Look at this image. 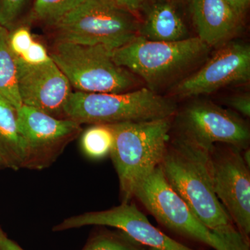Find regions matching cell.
I'll return each instance as SVG.
<instances>
[{
  "mask_svg": "<svg viewBox=\"0 0 250 250\" xmlns=\"http://www.w3.org/2000/svg\"><path fill=\"white\" fill-rule=\"evenodd\" d=\"M16 59L22 105L56 118H65L64 107L72 86L52 58L41 65H29L17 57Z\"/></svg>",
  "mask_w": 250,
  "mask_h": 250,
  "instance_id": "obj_13",
  "label": "cell"
},
{
  "mask_svg": "<svg viewBox=\"0 0 250 250\" xmlns=\"http://www.w3.org/2000/svg\"><path fill=\"white\" fill-rule=\"evenodd\" d=\"M114 135L111 124L92 125L81 138V148L86 157L100 160L110 155Z\"/></svg>",
  "mask_w": 250,
  "mask_h": 250,
  "instance_id": "obj_18",
  "label": "cell"
},
{
  "mask_svg": "<svg viewBox=\"0 0 250 250\" xmlns=\"http://www.w3.org/2000/svg\"><path fill=\"white\" fill-rule=\"evenodd\" d=\"M49 55L77 91L125 93L137 86L136 75L117 65L103 46L57 41Z\"/></svg>",
  "mask_w": 250,
  "mask_h": 250,
  "instance_id": "obj_6",
  "label": "cell"
},
{
  "mask_svg": "<svg viewBox=\"0 0 250 250\" xmlns=\"http://www.w3.org/2000/svg\"><path fill=\"white\" fill-rule=\"evenodd\" d=\"M134 197L167 229L212 248L211 231L170 187L160 166L140 182L135 189Z\"/></svg>",
  "mask_w": 250,
  "mask_h": 250,
  "instance_id": "obj_10",
  "label": "cell"
},
{
  "mask_svg": "<svg viewBox=\"0 0 250 250\" xmlns=\"http://www.w3.org/2000/svg\"><path fill=\"white\" fill-rule=\"evenodd\" d=\"M227 103L237 113L249 118L250 116V95L249 93H240L230 96Z\"/></svg>",
  "mask_w": 250,
  "mask_h": 250,
  "instance_id": "obj_25",
  "label": "cell"
},
{
  "mask_svg": "<svg viewBox=\"0 0 250 250\" xmlns=\"http://www.w3.org/2000/svg\"><path fill=\"white\" fill-rule=\"evenodd\" d=\"M173 118L177 136L209 152L215 144L230 145L241 150L248 149L249 126L239 114L208 100H195Z\"/></svg>",
  "mask_w": 250,
  "mask_h": 250,
  "instance_id": "obj_7",
  "label": "cell"
},
{
  "mask_svg": "<svg viewBox=\"0 0 250 250\" xmlns=\"http://www.w3.org/2000/svg\"><path fill=\"white\" fill-rule=\"evenodd\" d=\"M139 36L159 42H176L190 38L183 11L176 0H144Z\"/></svg>",
  "mask_w": 250,
  "mask_h": 250,
  "instance_id": "obj_15",
  "label": "cell"
},
{
  "mask_svg": "<svg viewBox=\"0 0 250 250\" xmlns=\"http://www.w3.org/2000/svg\"><path fill=\"white\" fill-rule=\"evenodd\" d=\"M17 118L24 142L23 168L29 170L49 167L82 131L77 122L56 118L25 105L17 110Z\"/></svg>",
  "mask_w": 250,
  "mask_h": 250,
  "instance_id": "obj_9",
  "label": "cell"
},
{
  "mask_svg": "<svg viewBox=\"0 0 250 250\" xmlns=\"http://www.w3.org/2000/svg\"><path fill=\"white\" fill-rule=\"evenodd\" d=\"M212 248L215 250H250V241L234 225L211 231Z\"/></svg>",
  "mask_w": 250,
  "mask_h": 250,
  "instance_id": "obj_21",
  "label": "cell"
},
{
  "mask_svg": "<svg viewBox=\"0 0 250 250\" xmlns=\"http://www.w3.org/2000/svg\"><path fill=\"white\" fill-rule=\"evenodd\" d=\"M118 7L130 11L140 17L144 0H106Z\"/></svg>",
  "mask_w": 250,
  "mask_h": 250,
  "instance_id": "obj_26",
  "label": "cell"
},
{
  "mask_svg": "<svg viewBox=\"0 0 250 250\" xmlns=\"http://www.w3.org/2000/svg\"><path fill=\"white\" fill-rule=\"evenodd\" d=\"M190 15L197 37L208 47H222L243 27V19L225 0H190Z\"/></svg>",
  "mask_w": 250,
  "mask_h": 250,
  "instance_id": "obj_14",
  "label": "cell"
},
{
  "mask_svg": "<svg viewBox=\"0 0 250 250\" xmlns=\"http://www.w3.org/2000/svg\"><path fill=\"white\" fill-rule=\"evenodd\" d=\"M4 168V167H3L2 165H1V163H0V170H1V169Z\"/></svg>",
  "mask_w": 250,
  "mask_h": 250,
  "instance_id": "obj_30",
  "label": "cell"
},
{
  "mask_svg": "<svg viewBox=\"0 0 250 250\" xmlns=\"http://www.w3.org/2000/svg\"><path fill=\"white\" fill-rule=\"evenodd\" d=\"M28 0H0V27L9 29L17 21Z\"/></svg>",
  "mask_w": 250,
  "mask_h": 250,
  "instance_id": "obj_23",
  "label": "cell"
},
{
  "mask_svg": "<svg viewBox=\"0 0 250 250\" xmlns=\"http://www.w3.org/2000/svg\"><path fill=\"white\" fill-rule=\"evenodd\" d=\"M34 38L27 27H18L9 34L8 44L10 50L16 57H22L34 42Z\"/></svg>",
  "mask_w": 250,
  "mask_h": 250,
  "instance_id": "obj_22",
  "label": "cell"
},
{
  "mask_svg": "<svg viewBox=\"0 0 250 250\" xmlns=\"http://www.w3.org/2000/svg\"><path fill=\"white\" fill-rule=\"evenodd\" d=\"M210 48L197 36L159 42L139 36L112 51V57L117 65L141 77L149 89L157 92L201 62Z\"/></svg>",
  "mask_w": 250,
  "mask_h": 250,
  "instance_id": "obj_3",
  "label": "cell"
},
{
  "mask_svg": "<svg viewBox=\"0 0 250 250\" xmlns=\"http://www.w3.org/2000/svg\"><path fill=\"white\" fill-rule=\"evenodd\" d=\"M172 118L111 124L114 141L109 156L119 179L122 203L131 202L140 182L160 165Z\"/></svg>",
  "mask_w": 250,
  "mask_h": 250,
  "instance_id": "obj_2",
  "label": "cell"
},
{
  "mask_svg": "<svg viewBox=\"0 0 250 250\" xmlns=\"http://www.w3.org/2000/svg\"><path fill=\"white\" fill-rule=\"evenodd\" d=\"M24 142L18 128L17 109L0 99V163L4 168H23Z\"/></svg>",
  "mask_w": 250,
  "mask_h": 250,
  "instance_id": "obj_16",
  "label": "cell"
},
{
  "mask_svg": "<svg viewBox=\"0 0 250 250\" xmlns=\"http://www.w3.org/2000/svg\"><path fill=\"white\" fill-rule=\"evenodd\" d=\"M0 250H24L0 229Z\"/></svg>",
  "mask_w": 250,
  "mask_h": 250,
  "instance_id": "obj_28",
  "label": "cell"
},
{
  "mask_svg": "<svg viewBox=\"0 0 250 250\" xmlns=\"http://www.w3.org/2000/svg\"><path fill=\"white\" fill-rule=\"evenodd\" d=\"M0 229H1V228H0Z\"/></svg>",
  "mask_w": 250,
  "mask_h": 250,
  "instance_id": "obj_32",
  "label": "cell"
},
{
  "mask_svg": "<svg viewBox=\"0 0 250 250\" xmlns=\"http://www.w3.org/2000/svg\"><path fill=\"white\" fill-rule=\"evenodd\" d=\"M207 167L215 195L233 225L250 236V173L243 150L230 145L215 144L208 154Z\"/></svg>",
  "mask_w": 250,
  "mask_h": 250,
  "instance_id": "obj_8",
  "label": "cell"
},
{
  "mask_svg": "<svg viewBox=\"0 0 250 250\" xmlns=\"http://www.w3.org/2000/svg\"><path fill=\"white\" fill-rule=\"evenodd\" d=\"M144 247L121 231H104L94 235L82 250H143Z\"/></svg>",
  "mask_w": 250,
  "mask_h": 250,
  "instance_id": "obj_20",
  "label": "cell"
},
{
  "mask_svg": "<svg viewBox=\"0 0 250 250\" xmlns=\"http://www.w3.org/2000/svg\"><path fill=\"white\" fill-rule=\"evenodd\" d=\"M85 0H36L33 8L34 18L47 25H55Z\"/></svg>",
  "mask_w": 250,
  "mask_h": 250,
  "instance_id": "obj_19",
  "label": "cell"
},
{
  "mask_svg": "<svg viewBox=\"0 0 250 250\" xmlns=\"http://www.w3.org/2000/svg\"><path fill=\"white\" fill-rule=\"evenodd\" d=\"M208 154L176 135L168 141L159 166L174 191L206 228L213 231L233 223L212 187Z\"/></svg>",
  "mask_w": 250,
  "mask_h": 250,
  "instance_id": "obj_1",
  "label": "cell"
},
{
  "mask_svg": "<svg viewBox=\"0 0 250 250\" xmlns=\"http://www.w3.org/2000/svg\"><path fill=\"white\" fill-rule=\"evenodd\" d=\"M8 37L7 29L0 27V99L18 110L22 103L18 89L17 62L10 50Z\"/></svg>",
  "mask_w": 250,
  "mask_h": 250,
  "instance_id": "obj_17",
  "label": "cell"
},
{
  "mask_svg": "<svg viewBox=\"0 0 250 250\" xmlns=\"http://www.w3.org/2000/svg\"><path fill=\"white\" fill-rule=\"evenodd\" d=\"M143 250H156L152 249V248H147V247H144V248H143Z\"/></svg>",
  "mask_w": 250,
  "mask_h": 250,
  "instance_id": "obj_29",
  "label": "cell"
},
{
  "mask_svg": "<svg viewBox=\"0 0 250 250\" xmlns=\"http://www.w3.org/2000/svg\"><path fill=\"white\" fill-rule=\"evenodd\" d=\"M250 79V45L229 42L197 72L174 84L171 94L179 98H195L228 85L247 83Z\"/></svg>",
  "mask_w": 250,
  "mask_h": 250,
  "instance_id": "obj_11",
  "label": "cell"
},
{
  "mask_svg": "<svg viewBox=\"0 0 250 250\" xmlns=\"http://www.w3.org/2000/svg\"><path fill=\"white\" fill-rule=\"evenodd\" d=\"M20 59L29 65H41L49 62L51 57L42 44L34 41L25 54Z\"/></svg>",
  "mask_w": 250,
  "mask_h": 250,
  "instance_id": "obj_24",
  "label": "cell"
},
{
  "mask_svg": "<svg viewBox=\"0 0 250 250\" xmlns=\"http://www.w3.org/2000/svg\"><path fill=\"white\" fill-rule=\"evenodd\" d=\"M227 3L241 17H244L248 8L250 1L249 0H225Z\"/></svg>",
  "mask_w": 250,
  "mask_h": 250,
  "instance_id": "obj_27",
  "label": "cell"
},
{
  "mask_svg": "<svg viewBox=\"0 0 250 250\" xmlns=\"http://www.w3.org/2000/svg\"><path fill=\"white\" fill-rule=\"evenodd\" d=\"M177 103L148 88L125 93L72 92L64 107L67 119L79 124H117L173 118Z\"/></svg>",
  "mask_w": 250,
  "mask_h": 250,
  "instance_id": "obj_4",
  "label": "cell"
},
{
  "mask_svg": "<svg viewBox=\"0 0 250 250\" xmlns=\"http://www.w3.org/2000/svg\"><path fill=\"white\" fill-rule=\"evenodd\" d=\"M52 27L57 41L113 51L139 36L140 18L106 0H85Z\"/></svg>",
  "mask_w": 250,
  "mask_h": 250,
  "instance_id": "obj_5",
  "label": "cell"
},
{
  "mask_svg": "<svg viewBox=\"0 0 250 250\" xmlns=\"http://www.w3.org/2000/svg\"><path fill=\"white\" fill-rule=\"evenodd\" d=\"M249 1H250V0H249Z\"/></svg>",
  "mask_w": 250,
  "mask_h": 250,
  "instance_id": "obj_31",
  "label": "cell"
},
{
  "mask_svg": "<svg viewBox=\"0 0 250 250\" xmlns=\"http://www.w3.org/2000/svg\"><path fill=\"white\" fill-rule=\"evenodd\" d=\"M96 225L118 229L141 246L156 250H199L192 249L172 239L153 226L134 204L122 203L101 211H90L65 218L54 226V231Z\"/></svg>",
  "mask_w": 250,
  "mask_h": 250,
  "instance_id": "obj_12",
  "label": "cell"
}]
</instances>
